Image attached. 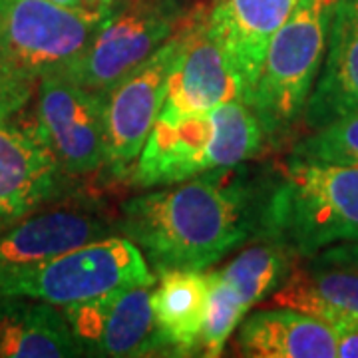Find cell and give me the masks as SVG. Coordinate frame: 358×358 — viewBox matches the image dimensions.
Returning a JSON list of instances; mask_svg holds the SVG:
<instances>
[{
    "label": "cell",
    "mask_w": 358,
    "mask_h": 358,
    "mask_svg": "<svg viewBox=\"0 0 358 358\" xmlns=\"http://www.w3.org/2000/svg\"><path fill=\"white\" fill-rule=\"evenodd\" d=\"M50 2L58 6H66V8H94L92 0H50Z\"/></svg>",
    "instance_id": "obj_25"
},
{
    "label": "cell",
    "mask_w": 358,
    "mask_h": 358,
    "mask_svg": "<svg viewBox=\"0 0 358 358\" xmlns=\"http://www.w3.org/2000/svg\"><path fill=\"white\" fill-rule=\"evenodd\" d=\"M299 261L285 243L261 237L247 243L239 255L217 271L251 310L273 296Z\"/></svg>",
    "instance_id": "obj_20"
},
{
    "label": "cell",
    "mask_w": 358,
    "mask_h": 358,
    "mask_svg": "<svg viewBox=\"0 0 358 358\" xmlns=\"http://www.w3.org/2000/svg\"><path fill=\"white\" fill-rule=\"evenodd\" d=\"M187 18L159 50L122 78L106 96V164L102 171L108 179H128L140 157L166 103L171 74L185 44Z\"/></svg>",
    "instance_id": "obj_8"
},
{
    "label": "cell",
    "mask_w": 358,
    "mask_h": 358,
    "mask_svg": "<svg viewBox=\"0 0 358 358\" xmlns=\"http://www.w3.org/2000/svg\"><path fill=\"white\" fill-rule=\"evenodd\" d=\"M84 357H169L155 324L150 287H124L62 307Z\"/></svg>",
    "instance_id": "obj_11"
},
{
    "label": "cell",
    "mask_w": 358,
    "mask_h": 358,
    "mask_svg": "<svg viewBox=\"0 0 358 358\" xmlns=\"http://www.w3.org/2000/svg\"><path fill=\"white\" fill-rule=\"evenodd\" d=\"M296 263L273 293V307H291L317 315L336 310L358 319V265L320 251Z\"/></svg>",
    "instance_id": "obj_18"
},
{
    "label": "cell",
    "mask_w": 358,
    "mask_h": 358,
    "mask_svg": "<svg viewBox=\"0 0 358 358\" xmlns=\"http://www.w3.org/2000/svg\"><path fill=\"white\" fill-rule=\"evenodd\" d=\"M78 189L24 112L0 117V229Z\"/></svg>",
    "instance_id": "obj_12"
},
{
    "label": "cell",
    "mask_w": 358,
    "mask_h": 358,
    "mask_svg": "<svg viewBox=\"0 0 358 358\" xmlns=\"http://www.w3.org/2000/svg\"><path fill=\"white\" fill-rule=\"evenodd\" d=\"M207 6H193L185 24V44L171 74L167 98L159 115L207 112L249 96L229 52L207 24Z\"/></svg>",
    "instance_id": "obj_13"
},
{
    "label": "cell",
    "mask_w": 358,
    "mask_h": 358,
    "mask_svg": "<svg viewBox=\"0 0 358 358\" xmlns=\"http://www.w3.org/2000/svg\"><path fill=\"white\" fill-rule=\"evenodd\" d=\"M84 357L62 308L26 296L0 299V358Z\"/></svg>",
    "instance_id": "obj_17"
},
{
    "label": "cell",
    "mask_w": 358,
    "mask_h": 358,
    "mask_svg": "<svg viewBox=\"0 0 358 358\" xmlns=\"http://www.w3.org/2000/svg\"><path fill=\"white\" fill-rule=\"evenodd\" d=\"M315 317L322 319L334 333L336 357L358 358V319L336 310H319Z\"/></svg>",
    "instance_id": "obj_23"
},
{
    "label": "cell",
    "mask_w": 358,
    "mask_h": 358,
    "mask_svg": "<svg viewBox=\"0 0 358 358\" xmlns=\"http://www.w3.org/2000/svg\"><path fill=\"white\" fill-rule=\"evenodd\" d=\"M155 279L138 245L110 235L42 263L0 271V299L26 296L62 308L124 287H154Z\"/></svg>",
    "instance_id": "obj_6"
},
{
    "label": "cell",
    "mask_w": 358,
    "mask_h": 358,
    "mask_svg": "<svg viewBox=\"0 0 358 358\" xmlns=\"http://www.w3.org/2000/svg\"><path fill=\"white\" fill-rule=\"evenodd\" d=\"M358 112V0H336L320 74L307 102L303 126L322 128Z\"/></svg>",
    "instance_id": "obj_14"
},
{
    "label": "cell",
    "mask_w": 358,
    "mask_h": 358,
    "mask_svg": "<svg viewBox=\"0 0 358 358\" xmlns=\"http://www.w3.org/2000/svg\"><path fill=\"white\" fill-rule=\"evenodd\" d=\"M277 171L237 164L126 199L117 231L138 245L155 275L205 271L261 239Z\"/></svg>",
    "instance_id": "obj_1"
},
{
    "label": "cell",
    "mask_w": 358,
    "mask_h": 358,
    "mask_svg": "<svg viewBox=\"0 0 358 358\" xmlns=\"http://www.w3.org/2000/svg\"><path fill=\"white\" fill-rule=\"evenodd\" d=\"M301 0H219L207 10V24L229 52L249 102L271 38Z\"/></svg>",
    "instance_id": "obj_15"
},
{
    "label": "cell",
    "mask_w": 358,
    "mask_h": 358,
    "mask_svg": "<svg viewBox=\"0 0 358 358\" xmlns=\"http://www.w3.org/2000/svg\"><path fill=\"white\" fill-rule=\"evenodd\" d=\"M207 282L209 294L201 336V357L215 358L223 355L231 334L237 331L241 320L247 317L249 307L245 305L239 293L221 277L219 271H209Z\"/></svg>",
    "instance_id": "obj_22"
},
{
    "label": "cell",
    "mask_w": 358,
    "mask_h": 358,
    "mask_svg": "<svg viewBox=\"0 0 358 358\" xmlns=\"http://www.w3.org/2000/svg\"><path fill=\"white\" fill-rule=\"evenodd\" d=\"M106 96L54 74L30 102L32 126L70 178L94 176L106 164Z\"/></svg>",
    "instance_id": "obj_9"
},
{
    "label": "cell",
    "mask_w": 358,
    "mask_h": 358,
    "mask_svg": "<svg viewBox=\"0 0 358 358\" xmlns=\"http://www.w3.org/2000/svg\"><path fill=\"white\" fill-rule=\"evenodd\" d=\"M235 345L249 358H334L333 329L319 317L291 307L247 315L237 327Z\"/></svg>",
    "instance_id": "obj_16"
},
{
    "label": "cell",
    "mask_w": 358,
    "mask_h": 358,
    "mask_svg": "<svg viewBox=\"0 0 358 358\" xmlns=\"http://www.w3.org/2000/svg\"><path fill=\"white\" fill-rule=\"evenodd\" d=\"M152 291L155 324L169 357L201 355L209 282L201 271H166Z\"/></svg>",
    "instance_id": "obj_19"
},
{
    "label": "cell",
    "mask_w": 358,
    "mask_h": 358,
    "mask_svg": "<svg viewBox=\"0 0 358 358\" xmlns=\"http://www.w3.org/2000/svg\"><path fill=\"white\" fill-rule=\"evenodd\" d=\"M120 235L103 201L74 192L0 229V271L28 267L76 247Z\"/></svg>",
    "instance_id": "obj_10"
},
{
    "label": "cell",
    "mask_w": 358,
    "mask_h": 358,
    "mask_svg": "<svg viewBox=\"0 0 358 358\" xmlns=\"http://www.w3.org/2000/svg\"><path fill=\"white\" fill-rule=\"evenodd\" d=\"M94 8H110L114 4V0H92Z\"/></svg>",
    "instance_id": "obj_26"
},
{
    "label": "cell",
    "mask_w": 358,
    "mask_h": 358,
    "mask_svg": "<svg viewBox=\"0 0 358 358\" xmlns=\"http://www.w3.org/2000/svg\"><path fill=\"white\" fill-rule=\"evenodd\" d=\"M265 150L261 124L245 102L197 114L159 115L128 183L136 189L166 187L219 167L245 164Z\"/></svg>",
    "instance_id": "obj_3"
},
{
    "label": "cell",
    "mask_w": 358,
    "mask_h": 358,
    "mask_svg": "<svg viewBox=\"0 0 358 358\" xmlns=\"http://www.w3.org/2000/svg\"><path fill=\"white\" fill-rule=\"evenodd\" d=\"M110 8H66L50 0H0V117L28 110L40 82L64 74Z\"/></svg>",
    "instance_id": "obj_2"
},
{
    "label": "cell",
    "mask_w": 358,
    "mask_h": 358,
    "mask_svg": "<svg viewBox=\"0 0 358 358\" xmlns=\"http://www.w3.org/2000/svg\"><path fill=\"white\" fill-rule=\"evenodd\" d=\"M263 237L299 259L358 243V167L287 159L268 197Z\"/></svg>",
    "instance_id": "obj_4"
},
{
    "label": "cell",
    "mask_w": 358,
    "mask_h": 358,
    "mask_svg": "<svg viewBox=\"0 0 358 358\" xmlns=\"http://www.w3.org/2000/svg\"><path fill=\"white\" fill-rule=\"evenodd\" d=\"M324 251H329L331 255L338 257V259H345V261H350V263L358 265V243L334 245V247H329Z\"/></svg>",
    "instance_id": "obj_24"
},
{
    "label": "cell",
    "mask_w": 358,
    "mask_h": 358,
    "mask_svg": "<svg viewBox=\"0 0 358 358\" xmlns=\"http://www.w3.org/2000/svg\"><path fill=\"white\" fill-rule=\"evenodd\" d=\"M183 0H114L86 50L60 76L108 94L183 26Z\"/></svg>",
    "instance_id": "obj_7"
},
{
    "label": "cell",
    "mask_w": 358,
    "mask_h": 358,
    "mask_svg": "<svg viewBox=\"0 0 358 358\" xmlns=\"http://www.w3.org/2000/svg\"><path fill=\"white\" fill-rule=\"evenodd\" d=\"M289 162L358 167V112L336 117L327 126L310 129L294 141Z\"/></svg>",
    "instance_id": "obj_21"
},
{
    "label": "cell",
    "mask_w": 358,
    "mask_h": 358,
    "mask_svg": "<svg viewBox=\"0 0 358 358\" xmlns=\"http://www.w3.org/2000/svg\"><path fill=\"white\" fill-rule=\"evenodd\" d=\"M336 0H301L271 38L249 108L265 145L279 150L294 140L324 62Z\"/></svg>",
    "instance_id": "obj_5"
}]
</instances>
